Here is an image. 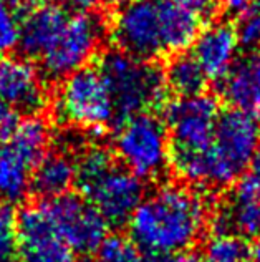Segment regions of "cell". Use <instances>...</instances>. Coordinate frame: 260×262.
Here are the masks:
<instances>
[{
	"label": "cell",
	"instance_id": "6da1fadb",
	"mask_svg": "<svg viewBox=\"0 0 260 262\" xmlns=\"http://www.w3.org/2000/svg\"><path fill=\"white\" fill-rule=\"evenodd\" d=\"M207 203L199 191L179 183H166L145 194L128 219L129 237L148 262L189 251L207 224Z\"/></svg>",
	"mask_w": 260,
	"mask_h": 262
},
{
	"label": "cell",
	"instance_id": "7a4b0ae2",
	"mask_svg": "<svg viewBox=\"0 0 260 262\" xmlns=\"http://www.w3.org/2000/svg\"><path fill=\"white\" fill-rule=\"evenodd\" d=\"M202 25L174 0H129L116 9L109 35L118 50L156 61L193 47Z\"/></svg>",
	"mask_w": 260,
	"mask_h": 262
},
{
	"label": "cell",
	"instance_id": "3957f363",
	"mask_svg": "<svg viewBox=\"0 0 260 262\" xmlns=\"http://www.w3.org/2000/svg\"><path fill=\"white\" fill-rule=\"evenodd\" d=\"M75 186L109 226H123L145 198V181L126 169L103 146H88L77 156Z\"/></svg>",
	"mask_w": 260,
	"mask_h": 262
},
{
	"label": "cell",
	"instance_id": "277c9868",
	"mask_svg": "<svg viewBox=\"0 0 260 262\" xmlns=\"http://www.w3.org/2000/svg\"><path fill=\"white\" fill-rule=\"evenodd\" d=\"M97 67L111 93L116 120L149 113L166 103L164 70L154 61L136 58L116 48L105 53Z\"/></svg>",
	"mask_w": 260,
	"mask_h": 262
},
{
	"label": "cell",
	"instance_id": "5b68a950",
	"mask_svg": "<svg viewBox=\"0 0 260 262\" xmlns=\"http://www.w3.org/2000/svg\"><path fill=\"white\" fill-rule=\"evenodd\" d=\"M258 149L260 123L255 116L235 108L221 112L207 151V189H221L234 184L244 174Z\"/></svg>",
	"mask_w": 260,
	"mask_h": 262
},
{
	"label": "cell",
	"instance_id": "8992f818",
	"mask_svg": "<svg viewBox=\"0 0 260 262\" xmlns=\"http://www.w3.org/2000/svg\"><path fill=\"white\" fill-rule=\"evenodd\" d=\"M53 115L58 123L98 133L116 120L111 93L98 67L86 65L61 78Z\"/></svg>",
	"mask_w": 260,
	"mask_h": 262
},
{
	"label": "cell",
	"instance_id": "52a82bcc",
	"mask_svg": "<svg viewBox=\"0 0 260 262\" xmlns=\"http://www.w3.org/2000/svg\"><path fill=\"white\" fill-rule=\"evenodd\" d=\"M113 149L116 160L143 181L159 179L171 166L168 129L153 112L121 120Z\"/></svg>",
	"mask_w": 260,
	"mask_h": 262
},
{
	"label": "cell",
	"instance_id": "ba28073f",
	"mask_svg": "<svg viewBox=\"0 0 260 262\" xmlns=\"http://www.w3.org/2000/svg\"><path fill=\"white\" fill-rule=\"evenodd\" d=\"M108 33L105 20L91 10H72L52 48L40 60L46 77L60 80L97 57Z\"/></svg>",
	"mask_w": 260,
	"mask_h": 262
},
{
	"label": "cell",
	"instance_id": "9c48e42d",
	"mask_svg": "<svg viewBox=\"0 0 260 262\" xmlns=\"http://www.w3.org/2000/svg\"><path fill=\"white\" fill-rule=\"evenodd\" d=\"M219 116V101L206 92L177 96V100L166 103L164 125L169 135L171 160L206 153L212 144Z\"/></svg>",
	"mask_w": 260,
	"mask_h": 262
},
{
	"label": "cell",
	"instance_id": "30bf717a",
	"mask_svg": "<svg viewBox=\"0 0 260 262\" xmlns=\"http://www.w3.org/2000/svg\"><path fill=\"white\" fill-rule=\"evenodd\" d=\"M42 201L60 234L75 252L90 254L97 251L108 236L109 224L85 198L66 192Z\"/></svg>",
	"mask_w": 260,
	"mask_h": 262
},
{
	"label": "cell",
	"instance_id": "8fae6325",
	"mask_svg": "<svg viewBox=\"0 0 260 262\" xmlns=\"http://www.w3.org/2000/svg\"><path fill=\"white\" fill-rule=\"evenodd\" d=\"M18 262H73L75 252L55 226L43 201L32 203L17 214Z\"/></svg>",
	"mask_w": 260,
	"mask_h": 262
},
{
	"label": "cell",
	"instance_id": "7c38bea8",
	"mask_svg": "<svg viewBox=\"0 0 260 262\" xmlns=\"http://www.w3.org/2000/svg\"><path fill=\"white\" fill-rule=\"evenodd\" d=\"M0 96L17 115H38L49 101L43 73L29 58L4 55L0 58Z\"/></svg>",
	"mask_w": 260,
	"mask_h": 262
},
{
	"label": "cell",
	"instance_id": "4fadbf2b",
	"mask_svg": "<svg viewBox=\"0 0 260 262\" xmlns=\"http://www.w3.org/2000/svg\"><path fill=\"white\" fill-rule=\"evenodd\" d=\"M70 9L58 2H35L27 7L20 22L18 48L29 60H42L52 48L58 32L70 15Z\"/></svg>",
	"mask_w": 260,
	"mask_h": 262
},
{
	"label": "cell",
	"instance_id": "5bb4252c",
	"mask_svg": "<svg viewBox=\"0 0 260 262\" xmlns=\"http://www.w3.org/2000/svg\"><path fill=\"white\" fill-rule=\"evenodd\" d=\"M235 25L227 20L206 24L193 43V55L209 80H222L239 58Z\"/></svg>",
	"mask_w": 260,
	"mask_h": 262
},
{
	"label": "cell",
	"instance_id": "9a60e30c",
	"mask_svg": "<svg viewBox=\"0 0 260 262\" xmlns=\"http://www.w3.org/2000/svg\"><path fill=\"white\" fill-rule=\"evenodd\" d=\"M219 93L230 108L260 118V52L237 58L234 67L219 80Z\"/></svg>",
	"mask_w": 260,
	"mask_h": 262
},
{
	"label": "cell",
	"instance_id": "2e32d148",
	"mask_svg": "<svg viewBox=\"0 0 260 262\" xmlns=\"http://www.w3.org/2000/svg\"><path fill=\"white\" fill-rule=\"evenodd\" d=\"M212 231L232 232L245 239L260 237V198L234 186L212 214Z\"/></svg>",
	"mask_w": 260,
	"mask_h": 262
},
{
	"label": "cell",
	"instance_id": "e0dca14e",
	"mask_svg": "<svg viewBox=\"0 0 260 262\" xmlns=\"http://www.w3.org/2000/svg\"><path fill=\"white\" fill-rule=\"evenodd\" d=\"M77 179V158L66 148L49 151L33 169L30 189L42 199L70 192Z\"/></svg>",
	"mask_w": 260,
	"mask_h": 262
},
{
	"label": "cell",
	"instance_id": "ac0fdd59",
	"mask_svg": "<svg viewBox=\"0 0 260 262\" xmlns=\"http://www.w3.org/2000/svg\"><path fill=\"white\" fill-rule=\"evenodd\" d=\"M37 164L7 140H0V201H22L30 191Z\"/></svg>",
	"mask_w": 260,
	"mask_h": 262
},
{
	"label": "cell",
	"instance_id": "d6986e66",
	"mask_svg": "<svg viewBox=\"0 0 260 262\" xmlns=\"http://www.w3.org/2000/svg\"><path fill=\"white\" fill-rule=\"evenodd\" d=\"M168 92L177 96H193L206 92L207 75L204 73L201 65L197 63L193 53H176L171 55L166 68H164Z\"/></svg>",
	"mask_w": 260,
	"mask_h": 262
},
{
	"label": "cell",
	"instance_id": "ffe728a7",
	"mask_svg": "<svg viewBox=\"0 0 260 262\" xmlns=\"http://www.w3.org/2000/svg\"><path fill=\"white\" fill-rule=\"evenodd\" d=\"M204 262H252L249 239L232 232H212L204 244Z\"/></svg>",
	"mask_w": 260,
	"mask_h": 262
},
{
	"label": "cell",
	"instance_id": "44dd1931",
	"mask_svg": "<svg viewBox=\"0 0 260 262\" xmlns=\"http://www.w3.org/2000/svg\"><path fill=\"white\" fill-rule=\"evenodd\" d=\"M32 0H0V57L18 47L20 22Z\"/></svg>",
	"mask_w": 260,
	"mask_h": 262
},
{
	"label": "cell",
	"instance_id": "7402d4cb",
	"mask_svg": "<svg viewBox=\"0 0 260 262\" xmlns=\"http://www.w3.org/2000/svg\"><path fill=\"white\" fill-rule=\"evenodd\" d=\"M100 262H148L146 256L129 236L111 234L103 239L97 249Z\"/></svg>",
	"mask_w": 260,
	"mask_h": 262
},
{
	"label": "cell",
	"instance_id": "603a6c76",
	"mask_svg": "<svg viewBox=\"0 0 260 262\" xmlns=\"http://www.w3.org/2000/svg\"><path fill=\"white\" fill-rule=\"evenodd\" d=\"M0 262H18L17 212L9 203H0Z\"/></svg>",
	"mask_w": 260,
	"mask_h": 262
},
{
	"label": "cell",
	"instance_id": "cb8c5ba5",
	"mask_svg": "<svg viewBox=\"0 0 260 262\" xmlns=\"http://www.w3.org/2000/svg\"><path fill=\"white\" fill-rule=\"evenodd\" d=\"M235 33L239 45L247 52H255L260 48V7H249L239 13L235 24Z\"/></svg>",
	"mask_w": 260,
	"mask_h": 262
},
{
	"label": "cell",
	"instance_id": "d4e9b609",
	"mask_svg": "<svg viewBox=\"0 0 260 262\" xmlns=\"http://www.w3.org/2000/svg\"><path fill=\"white\" fill-rule=\"evenodd\" d=\"M174 2L191 13H194L196 17H199L204 24L212 22V18L219 12V7H221L219 0H174Z\"/></svg>",
	"mask_w": 260,
	"mask_h": 262
},
{
	"label": "cell",
	"instance_id": "484cf974",
	"mask_svg": "<svg viewBox=\"0 0 260 262\" xmlns=\"http://www.w3.org/2000/svg\"><path fill=\"white\" fill-rule=\"evenodd\" d=\"M235 186L260 198V149L257 151L254 160L250 161L247 169L244 171V174L235 181Z\"/></svg>",
	"mask_w": 260,
	"mask_h": 262
},
{
	"label": "cell",
	"instance_id": "4316f807",
	"mask_svg": "<svg viewBox=\"0 0 260 262\" xmlns=\"http://www.w3.org/2000/svg\"><path fill=\"white\" fill-rule=\"evenodd\" d=\"M18 121V115L7 105L0 96V138L7 135L10 131V128Z\"/></svg>",
	"mask_w": 260,
	"mask_h": 262
},
{
	"label": "cell",
	"instance_id": "83f0119b",
	"mask_svg": "<svg viewBox=\"0 0 260 262\" xmlns=\"http://www.w3.org/2000/svg\"><path fill=\"white\" fill-rule=\"evenodd\" d=\"M157 262H204L201 256L197 254L191 252V251H182V252H176V254H171V256L164 257Z\"/></svg>",
	"mask_w": 260,
	"mask_h": 262
},
{
	"label": "cell",
	"instance_id": "f1b7e54d",
	"mask_svg": "<svg viewBox=\"0 0 260 262\" xmlns=\"http://www.w3.org/2000/svg\"><path fill=\"white\" fill-rule=\"evenodd\" d=\"M100 0H63V5L73 10H91Z\"/></svg>",
	"mask_w": 260,
	"mask_h": 262
},
{
	"label": "cell",
	"instance_id": "f546056e",
	"mask_svg": "<svg viewBox=\"0 0 260 262\" xmlns=\"http://www.w3.org/2000/svg\"><path fill=\"white\" fill-rule=\"evenodd\" d=\"M252 262H260V237H255L254 243L250 244Z\"/></svg>",
	"mask_w": 260,
	"mask_h": 262
},
{
	"label": "cell",
	"instance_id": "4dcf8cb0",
	"mask_svg": "<svg viewBox=\"0 0 260 262\" xmlns=\"http://www.w3.org/2000/svg\"><path fill=\"white\" fill-rule=\"evenodd\" d=\"M101 2L106 4V5H109V7H120V5H123V4L129 2V0H101Z\"/></svg>",
	"mask_w": 260,
	"mask_h": 262
},
{
	"label": "cell",
	"instance_id": "1f68e13d",
	"mask_svg": "<svg viewBox=\"0 0 260 262\" xmlns=\"http://www.w3.org/2000/svg\"><path fill=\"white\" fill-rule=\"evenodd\" d=\"M73 262H100L98 259H93L90 256H85V257H81V259H75Z\"/></svg>",
	"mask_w": 260,
	"mask_h": 262
},
{
	"label": "cell",
	"instance_id": "d6a6232c",
	"mask_svg": "<svg viewBox=\"0 0 260 262\" xmlns=\"http://www.w3.org/2000/svg\"><path fill=\"white\" fill-rule=\"evenodd\" d=\"M257 2H258V7H260V0H257Z\"/></svg>",
	"mask_w": 260,
	"mask_h": 262
}]
</instances>
